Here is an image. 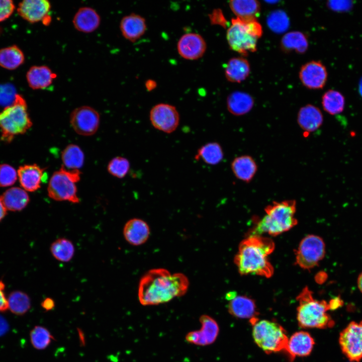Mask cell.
<instances>
[{"label": "cell", "instance_id": "obj_26", "mask_svg": "<svg viewBox=\"0 0 362 362\" xmlns=\"http://www.w3.org/2000/svg\"><path fill=\"white\" fill-rule=\"evenodd\" d=\"M224 69L225 77L229 81L240 83L248 76L250 66L246 59L242 57H236L228 60Z\"/></svg>", "mask_w": 362, "mask_h": 362}, {"label": "cell", "instance_id": "obj_36", "mask_svg": "<svg viewBox=\"0 0 362 362\" xmlns=\"http://www.w3.org/2000/svg\"><path fill=\"white\" fill-rule=\"evenodd\" d=\"M8 309L17 315L26 313L30 308L31 301L26 293L21 291H14L8 299Z\"/></svg>", "mask_w": 362, "mask_h": 362}, {"label": "cell", "instance_id": "obj_2", "mask_svg": "<svg viewBox=\"0 0 362 362\" xmlns=\"http://www.w3.org/2000/svg\"><path fill=\"white\" fill-rule=\"evenodd\" d=\"M274 241L258 235H248L242 240L234 262L241 275H255L267 278L274 274L268 256L275 249Z\"/></svg>", "mask_w": 362, "mask_h": 362}, {"label": "cell", "instance_id": "obj_45", "mask_svg": "<svg viewBox=\"0 0 362 362\" xmlns=\"http://www.w3.org/2000/svg\"><path fill=\"white\" fill-rule=\"evenodd\" d=\"M41 306L45 310L48 311L54 308L55 302L51 298H46L42 302Z\"/></svg>", "mask_w": 362, "mask_h": 362}, {"label": "cell", "instance_id": "obj_30", "mask_svg": "<svg viewBox=\"0 0 362 362\" xmlns=\"http://www.w3.org/2000/svg\"><path fill=\"white\" fill-rule=\"evenodd\" d=\"M307 36L299 31H291L286 33L282 38L281 48L285 52L295 51L297 53H305L308 48Z\"/></svg>", "mask_w": 362, "mask_h": 362}, {"label": "cell", "instance_id": "obj_17", "mask_svg": "<svg viewBox=\"0 0 362 362\" xmlns=\"http://www.w3.org/2000/svg\"><path fill=\"white\" fill-rule=\"evenodd\" d=\"M314 344V339L309 332L300 331L294 333L290 337L284 351L289 360L292 361L296 356L310 355Z\"/></svg>", "mask_w": 362, "mask_h": 362}, {"label": "cell", "instance_id": "obj_43", "mask_svg": "<svg viewBox=\"0 0 362 362\" xmlns=\"http://www.w3.org/2000/svg\"><path fill=\"white\" fill-rule=\"evenodd\" d=\"M209 19L212 24L219 25L223 27H226V20L220 9H217L214 10L209 15Z\"/></svg>", "mask_w": 362, "mask_h": 362}, {"label": "cell", "instance_id": "obj_37", "mask_svg": "<svg viewBox=\"0 0 362 362\" xmlns=\"http://www.w3.org/2000/svg\"><path fill=\"white\" fill-rule=\"evenodd\" d=\"M30 337L32 345L38 350L45 349L55 340L50 332L42 326H35L30 332Z\"/></svg>", "mask_w": 362, "mask_h": 362}, {"label": "cell", "instance_id": "obj_12", "mask_svg": "<svg viewBox=\"0 0 362 362\" xmlns=\"http://www.w3.org/2000/svg\"><path fill=\"white\" fill-rule=\"evenodd\" d=\"M100 122L99 113L93 108L82 106L74 109L70 115V123L78 134L88 136L97 131Z\"/></svg>", "mask_w": 362, "mask_h": 362}, {"label": "cell", "instance_id": "obj_15", "mask_svg": "<svg viewBox=\"0 0 362 362\" xmlns=\"http://www.w3.org/2000/svg\"><path fill=\"white\" fill-rule=\"evenodd\" d=\"M207 49L204 38L196 33H187L183 35L177 43V51L182 58L194 60L201 58Z\"/></svg>", "mask_w": 362, "mask_h": 362}, {"label": "cell", "instance_id": "obj_21", "mask_svg": "<svg viewBox=\"0 0 362 362\" xmlns=\"http://www.w3.org/2000/svg\"><path fill=\"white\" fill-rule=\"evenodd\" d=\"M101 18L97 12L90 7L79 8L75 14L72 23L77 31L89 33L95 31L99 27Z\"/></svg>", "mask_w": 362, "mask_h": 362}, {"label": "cell", "instance_id": "obj_4", "mask_svg": "<svg viewBox=\"0 0 362 362\" xmlns=\"http://www.w3.org/2000/svg\"><path fill=\"white\" fill-rule=\"evenodd\" d=\"M297 300V319L300 327L325 329L334 326V321L327 313L330 310L328 303L315 299L308 287L302 289Z\"/></svg>", "mask_w": 362, "mask_h": 362}, {"label": "cell", "instance_id": "obj_35", "mask_svg": "<svg viewBox=\"0 0 362 362\" xmlns=\"http://www.w3.org/2000/svg\"><path fill=\"white\" fill-rule=\"evenodd\" d=\"M50 250L56 260L63 262L69 261L73 257L75 251L72 242L65 238L55 240L51 244Z\"/></svg>", "mask_w": 362, "mask_h": 362}, {"label": "cell", "instance_id": "obj_47", "mask_svg": "<svg viewBox=\"0 0 362 362\" xmlns=\"http://www.w3.org/2000/svg\"><path fill=\"white\" fill-rule=\"evenodd\" d=\"M8 329L7 321L3 317L0 316V335L5 333Z\"/></svg>", "mask_w": 362, "mask_h": 362}, {"label": "cell", "instance_id": "obj_34", "mask_svg": "<svg viewBox=\"0 0 362 362\" xmlns=\"http://www.w3.org/2000/svg\"><path fill=\"white\" fill-rule=\"evenodd\" d=\"M321 103L325 112L335 115L343 112L345 106V98L339 91L329 89L323 95Z\"/></svg>", "mask_w": 362, "mask_h": 362}, {"label": "cell", "instance_id": "obj_28", "mask_svg": "<svg viewBox=\"0 0 362 362\" xmlns=\"http://www.w3.org/2000/svg\"><path fill=\"white\" fill-rule=\"evenodd\" d=\"M0 198L6 209L11 211L23 210L30 201L27 191L19 187H13L7 190Z\"/></svg>", "mask_w": 362, "mask_h": 362}, {"label": "cell", "instance_id": "obj_33", "mask_svg": "<svg viewBox=\"0 0 362 362\" xmlns=\"http://www.w3.org/2000/svg\"><path fill=\"white\" fill-rule=\"evenodd\" d=\"M63 166L68 169L79 170L84 161V154L79 146L71 144L65 147L61 153Z\"/></svg>", "mask_w": 362, "mask_h": 362}, {"label": "cell", "instance_id": "obj_9", "mask_svg": "<svg viewBox=\"0 0 362 362\" xmlns=\"http://www.w3.org/2000/svg\"><path fill=\"white\" fill-rule=\"evenodd\" d=\"M295 251L296 264L304 269L309 270L324 258L325 245L320 237L308 235L302 239Z\"/></svg>", "mask_w": 362, "mask_h": 362}, {"label": "cell", "instance_id": "obj_46", "mask_svg": "<svg viewBox=\"0 0 362 362\" xmlns=\"http://www.w3.org/2000/svg\"><path fill=\"white\" fill-rule=\"evenodd\" d=\"M330 310H335L342 306V300L338 297L331 299L328 303Z\"/></svg>", "mask_w": 362, "mask_h": 362}, {"label": "cell", "instance_id": "obj_39", "mask_svg": "<svg viewBox=\"0 0 362 362\" xmlns=\"http://www.w3.org/2000/svg\"><path fill=\"white\" fill-rule=\"evenodd\" d=\"M129 160L122 156H117L112 158L108 163L107 169L113 176L122 178L128 173L130 169Z\"/></svg>", "mask_w": 362, "mask_h": 362}, {"label": "cell", "instance_id": "obj_18", "mask_svg": "<svg viewBox=\"0 0 362 362\" xmlns=\"http://www.w3.org/2000/svg\"><path fill=\"white\" fill-rule=\"evenodd\" d=\"M45 169L36 164L20 166L17 173L22 188L30 192L38 190L41 187Z\"/></svg>", "mask_w": 362, "mask_h": 362}, {"label": "cell", "instance_id": "obj_20", "mask_svg": "<svg viewBox=\"0 0 362 362\" xmlns=\"http://www.w3.org/2000/svg\"><path fill=\"white\" fill-rule=\"evenodd\" d=\"M125 240L130 244L137 246L145 243L150 234V229L146 222L138 218H133L125 224L123 231Z\"/></svg>", "mask_w": 362, "mask_h": 362}, {"label": "cell", "instance_id": "obj_13", "mask_svg": "<svg viewBox=\"0 0 362 362\" xmlns=\"http://www.w3.org/2000/svg\"><path fill=\"white\" fill-rule=\"evenodd\" d=\"M201 327L199 330L189 332L185 337L186 341L198 346H206L216 340L219 327L217 321L208 315H202L199 319Z\"/></svg>", "mask_w": 362, "mask_h": 362}, {"label": "cell", "instance_id": "obj_8", "mask_svg": "<svg viewBox=\"0 0 362 362\" xmlns=\"http://www.w3.org/2000/svg\"><path fill=\"white\" fill-rule=\"evenodd\" d=\"M79 170L68 169L63 165L55 171L49 179L48 196L56 201H68L74 204L80 202L77 195V183L80 180Z\"/></svg>", "mask_w": 362, "mask_h": 362}, {"label": "cell", "instance_id": "obj_6", "mask_svg": "<svg viewBox=\"0 0 362 362\" xmlns=\"http://www.w3.org/2000/svg\"><path fill=\"white\" fill-rule=\"evenodd\" d=\"M26 102L17 94L13 103L0 112L1 139L11 142L16 136L25 133L32 126Z\"/></svg>", "mask_w": 362, "mask_h": 362}, {"label": "cell", "instance_id": "obj_5", "mask_svg": "<svg viewBox=\"0 0 362 362\" xmlns=\"http://www.w3.org/2000/svg\"><path fill=\"white\" fill-rule=\"evenodd\" d=\"M262 28L257 19L232 18L227 29L226 39L232 50L243 56L257 49V41L262 34Z\"/></svg>", "mask_w": 362, "mask_h": 362}, {"label": "cell", "instance_id": "obj_50", "mask_svg": "<svg viewBox=\"0 0 362 362\" xmlns=\"http://www.w3.org/2000/svg\"><path fill=\"white\" fill-rule=\"evenodd\" d=\"M357 287L360 292L362 293V272L359 275L357 278Z\"/></svg>", "mask_w": 362, "mask_h": 362}, {"label": "cell", "instance_id": "obj_22", "mask_svg": "<svg viewBox=\"0 0 362 362\" xmlns=\"http://www.w3.org/2000/svg\"><path fill=\"white\" fill-rule=\"evenodd\" d=\"M323 117L320 110L311 104L305 105L299 110L297 122L305 133L315 131L322 125Z\"/></svg>", "mask_w": 362, "mask_h": 362}, {"label": "cell", "instance_id": "obj_10", "mask_svg": "<svg viewBox=\"0 0 362 362\" xmlns=\"http://www.w3.org/2000/svg\"><path fill=\"white\" fill-rule=\"evenodd\" d=\"M339 343L342 353L351 361L362 359V321H352L341 332Z\"/></svg>", "mask_w": 362, "mask_h": 362}, {"label": "cell", "instance_id": "obj_16", "mask_svg": "<svg viewBox=\"0 0 362 362\" xmlns=\"http://www.w3.org/2000/svg\"><path fill=\"white\" fill-rule=\"evenodd\" d=\"M51 4L47 0H24L17 7L19 16L26 21L35 23L47 22L48 14L51 9Z\"/></svg>", "mask_w": 362, "mask_h": 362}, {"label": "cell", "instance_id": "obj_11", "mask_svg": "<svg viewBox=\"0 0 362 362\" xmlns=\"http://www.w3.org/2000/svg\"><path fill=\"white\" fill-rule=\"evenodd\" d=\"M149 120L154 128L169 134L178 127L180 117L175 106L167 103H159L151 109Z\"/></svg>", "mask_w": 362, "mask_h": 362}, {"label": "cell", "instance_id": "obj_29", "mask_svg": "<svg viewBox=\"0 0 362 362\" xmlns=\"http://www.w3.org/2000/svg\"><path fill=\"white\" fill-rule=\"evenodd\" d=\"M229 6L236 17L243 20L257 19L260 13V3L255 0H232Z\"/></svg>", "mask_w": 362, "mask_h": 362}, {"label": "cell", "instance_id": "obj_23", "mask_svg": "<svg viewBox=\"0 0 362 362\" xmlns=\"http://www.w3.org/2000/svg\"><path fill=\"white\" fill-rule=\"evenodd\" d=\"M28 85L33 89H45L53 83L56 75L46 65L31 66L26 73Z\"/></svg>", "mask_w": 362, "mask_h": 362}, {"label": "cell", "instance_id": "obj_44", "mask_svg": "<svg viewBox=\"0 0 362 362\" xmlns=\"http://www.w3.org/2000/svg\"><path fill=\"white\" fill-rule=\"evenodd\" d=\"M4 284L3 282L0 281V312L5 311L8 308V299L4 292Z\"/></svg>", "mask_w": 362, "mask_h": 362}, {"label": "cell", "instance_id": "obj_25", "mask_svg": "<svg viewBox=\"0 0 362 362\" xmlns=\"http://www.w3.org/2000/svg\"><path fill=\"white\" fill-rule=\"evenodd\" d=\"M231 168L237 178L245 183H249L256 173L257 166L251 156L243 155L236 157L232 160Z\"/></svg>", "mask_w": 362, "mask_h": 362}, {"label": "cell", "instance_id": "obj_49", "mask_svg": "<svg viewBox=\"0 0 362 362\" xmlns=\"http://www.w3.org/2000/svg\"><path fill=\"white\" fill-rule=\"evenodd\" d=\"M7 210L0 198V221L5 217Z\"/></svg>", "mask_w": 362, "mask_h": 362}, {"label": "cell", "instance_id": "obj_51", "mask_svg": "<svg viewBox=\"0 0 362 362\" xmlns=\"http://www.w3.org/2000/svg\"><path fill=\"white\" fill-rule=\"evenodd\" d=\"M236 296L237 294L235 292H230L226 294V298L229 301H230L231 299H233L234 297H235Z\"/></svg>", "mask_w": 362, "mask_h": 362}, {"label": "cell", "instance_id": "obj_42", "mask_svg": "<svg viewBox=\"0 0 362 362\" xmlns=\"http://www.w3.org/2000/svg\"><path fill=\"white\" fill-rule=\"evenodd\" d=\"M0 104L6 106L13 103L17 95L13 93V88L9 85H0Z\"/></svg>", "mask_w": 362, "mask_h": 362}, {"label": "cell", "instance_id": "obj_24", "mask_svg": "<svg viewBox=\"0 0 362 362\" xmlns=\"http://www.w3.org/2000/svg\"><path fill=\"white\" fill-rule=\"evenodd\" d=\"M229 313L233 316L241 319L257 318L258 314L255 301L245 296H236L229 301Z\"/></svg>", "mask_w": 362, "mask_h": 362}, {"label": "cell", "instance_id": "obj_48", "mask_svg": "<svg viewBox=\"0 0 362 362\" xmlns=\"http://www.w3.org/2000/svg\"><path fill=\"white\" fill-rule=\"evenodd\" d=\"M145 85V87H146V89L150 91L156 87V83L155 81L149 79V80H147L146 81Z\"/></svg>", "mask_w": 362, "mask_h": 362}, {"label": "cell", "instance_id": "obj_40", "mask_svg": "<svg viewBox=\"0 0 362 362\" xmlns=\"http://www.w3.org/2000/svg\"><path fill=\"white\" fill-rule=\"evenodd\" d=\"M18 179L17 171L8 164H0V187L13 185Z\"/></svg>", "mask_w": 362, "mask_h": 362}, {"label": "cell", "instance_id": "obj_19", "mask_svg": "<svg viewBox=\"0 0 362 362\" xmlns=\"http://www.w3.org/2000/svg\"><path fill=\"white\" fill-rule=\"evenodd\" d=\"M120 29L126 39L134 42L145 33L147 29L146 20L141 16L132 13L122 19Z\"/></svg>", "mask_w": 362, "mask_h": 362}, {"label": "cell", "instance_id": "obj_38", "mask_svg": "<svg viewBox=\"0 0 362 362\" xmlns=\"http://www.w3.org/2000/svg\"><path fill=\"white\" fill-rule=\"evenodd\" d=\"M269 28L276 33L286 31L289 27L290 21L286 13L281 10L274 11L269 14L266 19Z\"/></svg>", "mask_w": 362, "mask_h": 362}, {"label": "cell", "instance_id": "obj_3", "mask_svg": "<svg viewBox=\"0 0 362 362\" xmlns=\"http://www.w3.org/2000/svg\"><path fill=\"white\" fill-rule=\"evenodd\" d=\"M296 202L294 200L273 202L264 209L265 214L257 221L248 235L262 233L275 236L286 232L298 223L295 217Z\"/></svg>", "mask_w": 362, "mask_h": 362}, {"label": "cell", "instance_id": "obj_31", "mask_svg": "<svg viewBox=\"0 0 362 362\" xmlns=\"http://www.w3.org/2000/svg\"><path fill=\"white\" fill-rule=\"evenodd\" d=\"M25 61L23 51L16 45L0 49V66L8 70H14Z\"/></svg>", "mask_w": 362, "mask_h": 362}, {"label": "cell", "instance_id": "obj_27", "mask_svg": "<svg viewBox=\"0 0 362 362\" xmlns=\"http://www.w3.org/2000/svg\"><path fill=\"white\" fill-rule=\"evenodd\" d=\"M254 100L249 94L235 91L229 95L226 100L227 110L231 114L240 116L248 113L253 108Z\"/></svg>", "mask_w": 362, "mask_h": 362}, {"label": "cell", "instance_id": "obj_41", "mask_svg": "<svg viewBox=\"0 0 362 362\" xmlns=\"http://www.w3.org/2000/svg\"><path fill=\"white\" fill-rule=\"evenodd\" d=\"M15 5L11 0H0V22L9 18L14 13Z\"/></svg>", "mask_w": 362, "mask_h": 362}, {"label": "cell", "instance_id": "obj_14", "mask_svg": "<svg viewBox=\"0 0 362 362\" xmlns=\"http://www.w3.org/2000/svg\"><path fill=\"white\" fill-rule=\"evenodd\" d=\"M304 86L311 89L322 88L328 77L325 65L320 61H311L302 66L299 73Z\"/></svg>", "mask_w": 362, "mask_h": 362}, {"label": "cell", "instance_id": "obj_1", "mask_svg": "<svg viewBox=\"0 0 362 362\" xmlns=\"http://www.w3.org/2000/svg\"><path fill=\"white\" fill-rule=\"evenodd\" d=\"M189 281L183 274H171L164 268L149 270L141 278L138 291V299L143 306L168 302L185 295Z\"/></svg>", "mask_w": 362, "mask_h": 362}, {"label": "cell", "instance_id": "obj_32", "mask_svg": "<svg viewBox=\"0 0 362 362\" xmlns=\"http://www.w3.org/2000/svg\"><path fill=\"white\" fill-rule=\"evenodd\" d=\"M224 157L221 145L217 142H208L199 148L195 156L197 160H201L207 164L214 165L219 163Z\"/></svg>", "mask_w": 362, "mask_h": 362}, {"label": "cell", "instance_id": "obj_7", "mask_svg": "<svg viewBox=\"0 0 362 362\" xmlns=\"http://www.w3.org/2000/svg\"><path fill=\"white\" fill-rule=\"evenodd\" d=\"M252 325L254 341L266 354L285 350L289 338L282 326L274 321L258 319Z\"/></svg>", "mask_w": 362, "mask_h": 362}]
</instances>
